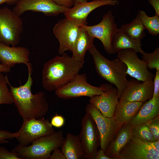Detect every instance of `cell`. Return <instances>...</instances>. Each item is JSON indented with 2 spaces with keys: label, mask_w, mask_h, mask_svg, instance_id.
<instances>
[{
  "label": "cell",
  "mask_w": 159,
  "mask_h": 159,
  "mask_svg": "<svg viewBox=\"0 0 159 159\" xmlns=\"http://www.w3.org/2000/svg\"><path fill=\"white\" fill-rule=\"evenodd\" d=\"M156 140H159V116L146 122Z\"/></svg>",
  "instance_id": "cell-30"
},
{
  "label": "cell",
  "mask_w": 159,
  "mask_h": 159,
  "mask_svg": "<svg viewBox=\"0 0 159 159\" xmlns=\"http://www.w3.org/2000/svg\"><path fill=\"white\" fill-rule=\"evenodd\" d=\"M82 26L92 37L98 39L101 42L108 53L113 54L112 42L118 28L111 11L109 10L105 14L102 20L98 24L92 26Z\"/></svg>",
  "instance_id": "cell-10"
},
{
  "label": "cell",
  "mask_w": 159,
  "mask_h": 159,
  "mask_svg": "<svg viewBox=\"0 0 159 159\" xmlns=\"http://www.w3.org/2000/svg\"><path fill=\"white\" fill-rule=\"evenodd\" d=\"M153 82V97H159V71L156 70Z\"/></svg>",
  "instance_id": "cell-34"
},
{
  "label": "cell",
  "mask_w": 159,
  "mask_h": 159,
  "mask_svg": "<svg viewBox=\"0 0 159 159\" xmlns=\"http://www.w3.org/2000/svg\"><path fill=\"white\" fill-rule=\"evenodd\" d=\"M111 86L107 84H103L100 87L92 86L88 82L85 74H78L70 81L55 90V94L59 98L64 99L83 96L91 98L101 94Z\"/></svg>",
  "instance_id": "cell-5"
},
{
  "label": "cell",
  "mask_w": 159,
  "mask_h": 159,
  "mask_svg": "<svg viewBox=\"0 0 159 159\" xmlns=\"http://www.w3.org/2000/svg\"><path fill=\"white\" fill-rule=\"evenodd\" d=\"M132 137V126L129 124L123 125L104 151L105 154L111 159H117L120 151Z\"/></svg>",
  "instance_id": "cell-20"
},
{
  "label": "cell",
  "mask_w": 159,
  "mask_h": 159,
  "mask_svg": "<svg viewBox=\"0 0 159 159\" xmlns=\"http://www.w3.org/2000/svg\"><path fill=\"white\" fill-rule=\"evenodd\" d=\"M142 45L141 41L137 40L130 37L120 28L117 29L112 42L113 54L120 50L132 49L142 54L144 52L141 48Z\"/></svg>",
  "instance_id": "cell-22"
},
{
  "label": "cell",
  "mask_w": 159,
  "mask_h": 159,
  "mask_svg": "<svg viewBox=\"0 0 159 159\" xmlns=\"http://www.w3.org/2000/svg\"><path fill=\"white\" fill-rule=\"evenodd\" d=\"M17 135L16 132L11 133L6 130H0V144L8 143V140L16 138Z\"/></svg>",
  "instance_id": "cell-32"
},
{
  "label": "cell",
  "mask_w": 159,
  "mask_h": 159,
  "mask_svg": "<svg viewBox=\"0 0 159 159\" xmlns=\"http://www.w3.org/2000/svg\"><path fill=\"white\" fill-rule=\"evenodd\" d=\"M18 0H0V4L6 3L8 4H12L17 2Z\"/></svg>",
  "instance_id": "cell-41"
},
{
  "label": "cell",
  "mask_w": 159,
  "mask_h": 159,
  "mask_svg": "<svg viewBox=\"0 0 159 159\" xmlns=\"http://www.w3.org/2000/svg\"><path fill=\"white\" fill-rule=\"evenodd\" d=\"M86 113L90 114L95 121L100 138V148L105 151L115 138L120 128L114 117H107L90 103L85 108Z\"/></svg>",
  "instance_id": "cell-9"
},
{
  "label": "cell",
  "mask_w": 159,
  "mask_h": 159,
  "mask_svg": "<svg viewBox=\"0 0 159 159\" xmlns=\"http://www.w3.org/2000/svg\"><path fill=\"white\" fill-rule=\"evenodd\" d=\"M88 51L93 58L97 73L101 78L116 87L119 98L128 81L126 65L117 58L108 59L99 52L94 44Z\"/></svg>",
  "instance_id": "cell-3"
},
{
  "label": "cell",
  "mask_w": 159,
  "mask_h": 159,
  "mask_svg": "<svg viewBox=\"0 0 159 159\" xmlns=\"http://www.w3.org/2000/svg\"><path fill=\"white\" fill-rule=\"evenodd\" d=\"M142 82L136 79L128 80L119 99L144 103L151 99L153 93V80Z\"/></svg>",
  "instance_id": "cell-14"
},
{
  "label": "cell",
  "mask_w": 159,
  "mask_h": 159,
  "mask_svg": "<svg viewBox=\"0 0 159 159\" xmlns=\"http://www.w3.org/2000/svg\"><path fill=\"white\" fill-rule=\"evenodd\" d=\"M58 5L68 8H71L74 4V0H52Z\"/></svg>",
  "instance_id": "cell-35"
},
{
  "label": "cell",
  "mask_w": 159,
  "mask_h": 159,
  "mask_svg": "<svg viewBox=\"0 0 159 159\" xmlns=\"http://www.w3.org/2000/svg\"><path fill=\"white\" fill-rule=\"evenodd\" d=\"M26 65L28 69V77L25 83L18 87L12 86L9 81L8 84L10 88L14 103L23 120L43 117L49 109V104L43 92L34 94L32 93V65L29 62Z\"/></svg>",
  "instance_id": "cell-1"
},
{
  "label": "cell",
  "mask_w": 159,
  "mask_h": 159,
  "mask_svg": "<svg viewBox=\"0 0 159 159\" xmlns=\"http://www.w3.org/2000/svg\"><path fill=\"white\" fill-rule=\"evenodd\" d=\"M62 55L44 64L42 82L43 88L47 91H55L69 82L83 67L85 61L77 60L65 52Z\"/></svg>",
  "instance_id": "cell-2"
},
{
  "label": "cell",
  "mask_w": 159,
  "mask_h": 159,
  "mask_svg": "<svg viewBox=\"0 0 159 159\" xmlns=\"http://www.w3.org/2000/svg\"><path fill=\"white\" fill-rule=\"evenodd\" d=\"M0 159H22L15 153L9 152L6 148L0 146Z\"/></svg>",
  "instance_id": "cell-31"
},
{
  "label": "cell",
  "mask_w": 159,
  "mask_h": 159,
  "mask_svg": "<svg viewBox=\"0 0 159 159\" xmlns=\"http://www.w3.org/2000/svg\"><path fill=\"white\" fill-rule=\"evenodd\" d=\"M148 1L154 9L155 15L159 16V0H148Z\"/></svg>",
  "instance_id": "cell-37"
},
{
  "label": "cell",
  "mask_w": 159,
  "mask_h": 159,
  "mask_svg": "<svg viewBox=\"0 0 159 159\" xmlns=\"http://www.w3.org/2000/svg\"><path fill=\"white\" fill-rule=\"evenodd\" d=\"M146 143L151 147L159 151V140L146 142Z\"/></svg>",
  "instance_id": "cell-39"
},
{
  "label": "cell",
  "mask_w": 159,
  "mask_h": 159,
  "mask_svg": "<svg viewBox=\"0 0 159 159\" xmlns=\"http://www.w3.org/2000/svg\"><path fill=\"white\" fill-rule=\"evenodd\" d=\"M159 115V97H153L143 103L129 124L131 126L146 123Z\"/></svg>",
  "instance_id": "cell-21"
},
{
  "label": "cell",
  "mask_w": 159,
  "mask_h": 159,
  "mask_svg": "<svg viewBox=\"0 0 159 159\" xmlns=\"http://www.w3.org/2000/svg\"><path fill=\"white\" fill-rule=\"evenodd\" d=\"M95 159H111L106 155L104 151L102 149L98 150L96 155Z\"/></svg>",
  "instance_id": "cell-38"
},
{
  "label": "cell",
  "mask_w": 159,
  "mask_h": 159,
  "mask_svg": "<svg viewBox=\"0 0 159 159\" xmlns=\"http://www.w3.org/2000/svg\"><path fill=\"white\" fill-rule=\"evenodd\" d=\"M81 28V25L66 18L59 20L55 24L53 32L59 42V55L67 51L72 52Z\"/></svg>",
  "instance_id": "cell-11"
},
{
  "label": "cell",
  "mask_w": 159,
  "mask_h": 159,
  "mask_svg": "<svg viewBox=\"0 0 159 159\" xmlns=\"http://www.w3.org/2000/svg\"><path fill=\"white\" fill-rule=\"evenodd\" d=\"M11 68L0 63V73H8L10 72Z\"/></svg>",
  "instance_id": "cell-40"
},
{
  "label": "cell",
  "mask_w": 159,
  "mask_h": 159,
  "mask_svg": "<svg viewBox=\"0 0 159 159\" xmlns=\"http://www.w3.org/2000/svg\"><path fill=\"white\" fill-rule=\"evenodd\" d=\"M119 99L116 88L111 86L100 95L90 98L89 103L98 109L105 116L113 117Z\"/></svg>",
  "instance_id": "cell-17"
},
{
  "label": "cell",
  "mask_w": 159,
  "mask_h": 159,
  "mask_svg": "<svg viewBox=\"0 0 159 159\" xmlns=\"http://www.w3.org/2000/svg\"><path fill=\"white\" fill-rule=\"evenodd\" d=\"M87 0H74V4L87 2Z\"/></svg>",
  "instance_id": "cell-42"
},
{
  "label": "cell",
  "mask_w": 159,
  "mask_h": 159,
  "mask_svg": "<svg viewBox=\"0 0 159 159\" xmlns=\"http://www.w3.org/2000/svg\"><path fill=\"white\" fill-rule=\"evenodd\" d=\"M94 38L82 26L78 36L73 47L72 57L80 61H84L86 52L94 45Z\"/></svg>",
  "instance_id": "cell-24"
},
{
  "label": "cell",
  "mask_w": 159,
  "mask_h": 159,
  "mask_svg": "<svg viewBox=\"0 0 159 159\" xmlns=\"http://www.w3.org/2000/svg\"><path fill=\"white\" fill-rule=\"evenodd\" d=\"M49 159H66L59 148L55 149Z\"/></svg>",
  "instance_id": "cell-36"
},
{
  "label": "cell",
  "mask_w": 159,
  "mask_h": 159,
  "mask_svg": "<svg viewBox=\"0 0 159 159\" xmlns=\"http://www.w3.org/2000/svg\"><path fill=\"white\" fill-rule=\"evenodd\" d=\"M23 29L22 19L13 10L6 7L0 9V42L16 46Z\"/></svg>",
  "instance_id": "cell-6"
},
{
  "label": "cell",
  "mask_w": 159,
  "mask_h": 159,
  "mask_svg": "<svg viewBox=\"0 0 159 159\" xmlns=\"http://www.w3.org/2000/svg\"><path fill=\"white\" fill-rule=\"evenodd\" d=\"M55 131L48 119L44 117L23 120L22 124L16 132V138L19 145L27 146L38 138Z\"/></svg>",
  "instance_id": "cell-7"
},
{
  "label": "cell",
  "mask_w": 159,
  "mask_h": 159,
  "mask_svg": "<svg viewBox=\"0 0 159 159\" xmlns=\"http://www.w3.org/2000/svg\"><path fill=\"white\" fill-rule=\"evenodd\" d=\"M132 126L133 137L139 139L146 142L156 140L146 122Z\"/></svg>",
  "instance_id": "cell-27"
},
{
  "label": "cell",
  "mask_w": 159,
  "mask_h": 159,
  "mask_svg": "<svg viewBox=\"0 0 159 159\" xmlns=\"http://www.w3.org/2000/svg\"><path fill=\"white\" fill-rule=\"evenodd\" d=\"M64 138L61 130L42 136L29 146L18 145L11 151L22 159H48L52 152L60 148Z\"/></svg>",
  "instance_id": "cell-4"
},
{
  "label": "cell",
  "mask_w": 159,
  "mask_h": 159,
  "mask_svg": "<svg viewBox=\"0 0 159 159\" xmlns=\"http://www.w3.org/2000/svg\"><path fill=\"white\" fill-rule=\"evenodd\" d=\"M50 122L52 126L60 128L64 125L65 120L62 116L56 115L52 117Z\"/></svg>",
  "instance_id": "cell-33"
},
{
  "label": "cell",
  "mask_w": 159,
  "mask_h": 159,
  "mask_svg": "<svg viewBox=\"0 0 159 159\" xmlns=\"http://www.w3.org/2000/svg\"><path fill=\"white\" fill-rule=\"evenodd\" d=\"M68 8L57 5L52 0H18L13 9L20 16L27 11L40 12L52 16L64 13Z\"/></svg>",
  "instance_id": "cell-13"
},
{
  "label": "cell",
  "mask_w": 159,
  "mask_h": 159,
  "mask_svg": "<svg viewBox=\"0 0 159 159\" xmlns=\"http://www.w3.org/2000/svg\"><path fill=\"white\" fill-rule=\"evenodd\" d=\"M118 0H93L89 2L77 3L68 8L64 13L65 18L70 19L81 25H87L89 14L97 8L104 5L117 6Z\"/></svg>",
  "instance_id": "cell-16"
},
{
  "label": "cell",
  "mask_w": 159,
  "mask_h": 159,
  "mask_svg": "<svg viewBox=\"0 0 159 159\" xmlns=\"http://www.w3.org/2000/svg\"><path fill=\"white\" fill-rule=\"evenodd\" d=\"M159 151L146 142L132 137L120 151L117 159H159Z\"/></svg>",
  "instance_id": "cell-15"
},
{
  "label": "cell",
  "mask_w": 159,
  "mask_h": 159,
  "mask_svg": "<svg viewBox=\"0 0 159 159\" xmlns=\"http://www.w3.org/2000/svg\"><path fill=\"white\" fill-rule=\"evenodd\" d=\"M137 14L145 29L150 34L157 36L159 34V16L152 17L147 15L144 11L139 10Z\"/></svg>",
  "instance_id": "cell-26"
},
{
  "label": "cell",
  "mask_w": 159,
  "mask_h": 159,
  "mask_svg": "<svg viewBox=\"0 0 159 159\" xmlns=\"http://www.w3.org/2000/svg\"><path fill=\"white\" fill-rule=\"evenodd\" d=\"M142 60L146 63L147 68L159 71V47L155 49L153 52H144L142 54Z\"/></svg>",
  "instance_id": "cell-29"
},
{
  "label": "cell",
  "mask_w": 159,
  "mask_h": 159,
  "mask_svg": "<svg viewBox=\"0 0 159 159\" xmlns=\"http://www.w3.org/2000/svg\"><path fill=\"white\" fill-rule=\"evenodd\" d=\"M9 81L7 75L0 73V105L11 104L14 100L7 85Z\"/></svg>",
  "instance_id": "cell-28"
},
{
  "label": "cell",
  "mask_w": 159,
  "mask_h": 159,
  "mask_svg": "<svg viewBox=\"0 0 159 159\" xmlns=\"http://www.w3.org/2000/svg\"><path fill=\"white\" fill-rule=\"evenodd\" d=\"M81 130L78 136L82 145L85 159H95L100 146V133L90 115L86 113L81 122Z\"/></svg>",
  "instance_id": "cell-8"
},
{
  "label": "cell",
  "mask_w": 159,
  "mask_h": 159,
  "mask_svg": "<svg viewBox=\"0 0 159 159\" xmlns=\"http://www.w3.org/2000/svg\"><path fill=\"white\" fill-rule=\"evenodd\" d=\"M120 29L129 36L138 41H141L145 35V28L138 14L131 22L122 25Z\"/></svg>",
  "instance_id": "cell-25"
},
{
  "label": "cell",
  "mask_w": 159,
  "mask_h": 159,
  "mask_svg": "<svg viewBox=\"0 0 159 159\" xmlns=\"http://www.w3.org/2000/svg\"><path fill=\"white\" fill-rule=\"evenodd\" d=\"M143 104L141 102L119 100L113 117L120 129L123 125L129 123Z\"/></svg>",
  "instance_id": "cell-19"
},
{
  "label": "cell",
  "mask_w": 159,
  "mask_h": 159,
  "mask_svg": "<svg viewBox=\"0 0 159 159\" xmlns=\"http://www.w3.org/2000/svg\"><path fill=\"white\" fill-rule=\"evenodd\" d=\"M117 58L127 67L126 73L132 77L141 82L153 80L154 76L148 69L146 62L140 59L137 52L132 49L118 51Z\"/></svg>",
  "instance_id": "cell-12"
},
{
  "label": "cell",
  "mask_w": 159,
  "mask_h": 159,
  "mask_svg": "<svg viewBox=\"0 0 159 159\" xmlns=\"http://www.w3.org/2000/svg\"><path fill=\"white\" fill-rule=\"evenodd\" d=\"M30 52L25 47H10L0 42V62L11 68L17 64L26 65L29 62Z\"/></svg>",
  "instance_id": "cell-18"
},
{
  "label": "cell",
  "mask_w": 159,
  "mask_h": 159,
  "mask_svg": "<svg viewBox=\"0 0 159 159\" xmlns=\"http://www.w3.org/2000/svg\"><path fill=\"white\" fill-rule=\"evenodd\" d=\"M60 148L66 159L85 158L83 149L78 136L68 133Z\"/></svg>",
  "instance_id": "cell-23"
}]
</instances>
